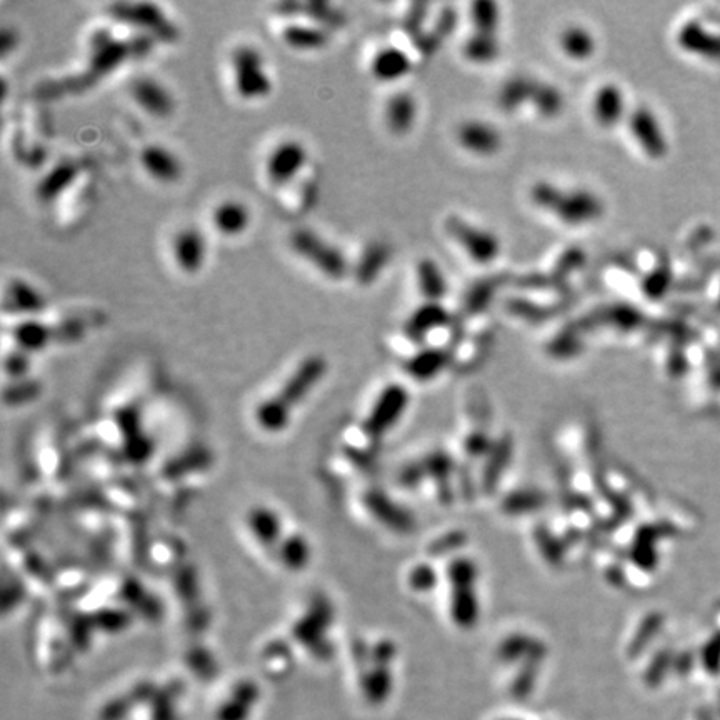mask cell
<instances>
[{"mask_svg":"<svg viewBox=\"0 0 720 720\" xmlns=\"http://www.w3.org/2000/svg\"><path fill=\"white\" fill-rule=\"evenodd\" d=\"M530 104L534 105V109L539 112L542 117L552 119L564 109V95L560 92L555 85L547 84V82H540L535 80L534 92H532V99Z\"/></svg>","mask_w":720,"mask_h":720,"instance_id":"obj_31","label":"cell"},{"mask_svg":"<svg viewBox=\"0 0 720 720\" xmlns=\"http://www.w3.org/2000/svg\"><path fill=\"white\" fill-rule=\"evenodd\" d=\"M472 24L479 34L497 35L499 30V5L494 2H475L472 5Z\"/></svg>","mask_w":720,"mask_h":720,"instance_id":"obj_33","label":"cell"},{"mask_svg":"<svg viewBox=\"0 0 720 720\" xmlns=\"http://www.w3.org/2000/svg\"><path fill=\"white\" fill-rule=\"evenodd\" d=\"M10 335L15 347L24 350L27 354L42 352L55 340L54 327L40 322L35 317H27L17 322L10 330Z\"/></svg>","mask_w":720,"mask_h":720,"instance_id":"obj_18","label":"cell"},{"mask_svg":"<svg viewBox=\"0 0 720 720\" xmlns=\"http://www.w3.org/2000/svg\"><path fill=\"white\" fill-rule=\"evenodd\" d=\"M459 144L464 147L467 152L480 157H490L495 155L502 149L504 139L500 130L489 122L484 120H467L460 125L457 132Z\"/></svg>","mask_w":720,"mask_h":720,"instance_id":"obj_13","label":"cell"},{"mask_svg":"<svg viewBox=\"0 0 720 720\" xmlns=\"http://www.w3.org/2000/svg\"><path fill=\"white\" fill-rule=\"evenodd\" d=\"M412 70V60L404 50L397 47H384L374 55L370 62V74L380 82H395Z\"/></svg>","mask_w":720,"mask_h":720,"instance_id":"obj_20","label":"cell"},{"mask_svg":"<svg viewBox=\"0 0 720 720\" xmlns=\"http://www.w3.org/2000/svg\"><path fill=\"white\" fill-rule=\"evenodd\" d=\"M235 92L244 100L264 99L272 92V79L265 69L264 55L254 45H239L232 52Z\"/></svg>","mask_w":720,"mask_h":720,"instance_id":"obj_6","label":"cell"},{"mask_svg":"<svg viewBox=\"0 0 720 720\" xmlns=\"http://www.w3.org/2000/svg\"><path fill=\"white\" fill-rule=\"evenodd\" d=\"M419 289L429 302H439L447 294V280L439 264L432 259L420 260L417 265Z\"/></svg>","mask_w":720,"mask_h":720,"instance_id":"obj_27","label":"cell"},{"mask_svg":"<svg viewBox=\"0 0 720 720\" xmlns=\"http://www.w3.org/2000/svg\"><path fill=\"white\" fill-rule=\"evenodd\" d=\"M327 374V360L322 355H307L280 382L279 389L265 395L252 409V424L260 434L279 435L289 429L295 410L309 399L315 387Z\"/></svg>","mask_w":720,"mask_h":720,"instance_id":"obj_1","label":"cell"},{"mask_svg":"<svg viewBox=\"0 0 720 720\" xmlns=\"http://www.w3.org/2000/svg\"><path fill=\"white\" fill-rule=\"evenodd\" d=\"M417 119V102L407 92H397L385 104V122L394 134L404 135Z\"/></svg>","mask_w":720,"mask_h":720,"instance_id":"obj_24","label":"cell"},{"mask_svg":"<svg viewBox=\"0 0 720 720\" xmlns=\"http://www.w3.org/2000/svg\"><path fill=\"white\" fill-rule=\"evenodd\" d=\"M592 114L595 122L604 129L619 125L627 114L624 90L612 82L599 87L592 100Z\"/></svg>","mask_w":720,"mask_h":720,"instance_id":"obj_15","label":"cell"},{"mask_svg":"<svg viewBox=\"0 0 720 720\" xmlns=\"http://www.w3.org/2000/svg\"><path fill=\"white\" fill-rule=\"evenodd\" d=\"M307 149L299 140H282L270 150L265 160V174L270 184L282 187L297 177L307 164Z\"/></svg>","mask_w":720,"mask_h":720,"instance_id":"obj_10","label":"cell"},{"mask_svg":"<svg viewBox=\"0 0 720 720\" xmlns=\"http://www.w3.org/2000/svg\"><path fill=\"white\" fill-rule=\"evenodd\" d=\"M139 160L149 177L162 184H174L184 172L179 157L162 144L145 145L144 149L140 150Z\"/></svg>","mask_w":720,"mask_h":720,"instance_id":"obj_14","label":"cell"},{"mask_svg":"<svg viewBox=\"0 0 720 720\" xmlns=\"http://www.w3.org/2000/svg\"><path fill=\"white\" fill-rule=\"evenodd\" d=\"M172 257L184 274L194 275L202 270L207 259V240L195 227H185L172 240Z\"/></svg>","mask_w":720,"mask_h":720,"instance_id":"obj_11","label":"cell"},{"mask_svg":"<svg viewBox=\"0 0 720 720\" xmlns=\"http://www.w3.org/2000/svg\"><path fill=\"white\" fill-rule=\"evenodd\" d=\"M530 200L567 225L592 224L604 215V202L587 189H562L550 182H537L530 189Z\"/></svg>","mask_w":720,"mask_h":720,"instance_id":"obj_4","label":"cell"},{"mask_svg":"<svg viewBox=\"0 0 720 720\" xmlns=\"http://www.w3.org/2000/svg\"><path fill=\"white\" fill-rule=\"evenodd\" d=\"M330 600L324 594L312 595L305 600L289 620V640L292 647H300L315 660L329 659L332 652L329 630L335 617Z\"/></svg>","mask_w":720,"mask_h":720,"instance_id":"obj_3","label":"cell"},{"mask_svg":"<svg viewBox=\"0 0 720 720\" xmlns=\"http://www.w3.org/2000/svg\"><path fill=\"white\" fill-rule=\"evenodd\" d=\"M45 309L44 295L24 279H10L5 289L4 310L35 317Z\"/></svg>","mask_w":720,"mask_h":720,"instance_id":"obj_16","label":"cell"},{"mask_svg":"<svg viewBox=\"0 0 720 720\" xmlns=\"http://www.w3.org/2000/svg\"><path fill=\"white\" fill-rule=\"evenodd\" d=\"M30 354L24 350H10L4 357L5 375L12 380L27 379L30 370Z\"/></svg>","mask_w":720,"mask_h":720,"instance_id":"obj_34","label":"cell"},{"mask_svg":"<svg viewBox=\"0 0 720 720\" xmlns=\"http://www.w3.org/2000/svg\"><path fill=\"white\" fill-rule=\"evenodd\" d=\"M14 40V34L9 29L2 30V34H0V52L4 55L7 54L9 47L14 45Z\"/></svg>","mask_w":720,"mask_h":720,"instance_id":"obj_36","label":"cell"},{"mask_svg":"<svg viewBox=\"0 0 720 720\" xmlns=\"http://www.w3.org/2000/svg\"><path fill=\"white\" fill-rule=\"evenodd\" d=\"M387 260H389V249L384 244L377 242V244L369 245L354 267L357 282L362 285L372 284L384 269Z\"/></svg>","mask_w":720,"mask_h":720,"instance_id":"obj_30","label":"cell"},{"mask_svg":"<svg viewBox=\"0 0 720 720\" xmlns=\"http://www.w3.org/2000/svg\"><path fill=\"white\" fill-rule=\"evenodd\" d=\"M299 12H305V15H309L310 19H314L320 25H334L340 22L339 12L327 2L299 4Z\"/></svg>","mask_w":720,"mask_h":720,"instance_id":"obj_35","label":"cell"},{"mask_svg":"<svg viewBox=\"0 0 720 720\" xmlns=\"http://www.w3.org/2000/svg\"><path fill=\"white\" fill-rule=\"evenodd\" d=\"M280 37L287 47L300 50V52L324 49L325 45L329 44V34L322 25L294 22V24L285 25L280 32Z\"/></svg>","mask_w":720,"mask_h":720,"instance_id":"obj_21","label":"cell"},{"mask_svg":"<svg viewBox=\"0 0 720 720\" xmlns=\"http://www.w3.org/2000/svg\"><path fill=\"white\" fill-rule=\"evenodd\" d=\"M449 355L442 349L420 350L412 359L407 362V372L410 377L419 380H430L437 377L447 367Z\"/></svg>","mask_w":720,"mask_h":720,"instance_id":"obj_28","label":"cell"},{"mask_svg":"<svg viewBox=\"0 0 720 720\" xmlns=\"http://www.w3.org/2000/svg\"><path fill=\"white\" fill-rule=\"evenodd\" d=\"M500 47L497 35L474 32L465 40L464 55L474 64H490L499 57Z\"/></svg>","mask_w":720,"mask_h":720,"instance_id":"obj_32","label":"cell"},{"mask_svg":"<svg viewBox=\"0 0 720 720\" xmlns=\"http://www.w3.org/2000/svg\"><path fill=\"white\" fill-rule=\"evenodd\" d=\"M107 12L117 22L145 30V35L154 40L174 42L177 39V27L170 22L164 10L152 2H115L107 7Z\"/></svg>","mask_w":720,"mask_h":720,"instance_id":"obj_8","label":"cell"},{"mask_svg":"<svg viewBox=\"0 0 720 720\" xmlns=\"http://www.w3.org/2000/svg\"><path fill=\"white\" fill-rule=\"evenodd\" d=\"M290 247L300 259L314 265L320 274L332 280L344 279L349 274V260L337 245L330 244L315 230L300 227L290 234Z\"/></svg>","mask_w":720,"mask_h":720,"instance_id":"obj_5","label":"cell"},{"mask_svg":"<svg viewBox=\"0 0 720 720\" xmlns=\"http://www.w3.org/2000/svg\"><path fill=\"white\" fill-rule=\"evenodd\" d=\"M154 47V39L140 35L137 39H117L109 30H95L89 40V62L82 74L52 85L47 94L60 95L64 92H82L97 84L105 75L112 74L119 65L139 55H145Z\"/></svg>","mask_w":720,"mask_h":720,"instance_id":"obj_2","label":"cell"},{"mask_svg":"<svg viewBox=\"0 0 720 720\" xmlns=\"http://www.w3.org/2000/svg\"><path fill=\"white\" fill-rule=\"evenodd\" d=\"M560 49L565 57L575 62H585L592 59L597 50V42L589 29L582 25H570L560 34Z\"/></svg>","mask_w":720,"mask_h":720,"instance_id":"obj_25","label":"cell"},{"mask_svg":"<svg viewBox=\"0 0 720 720\" xmlns=\"http://www.w3.org/2000/svg\"><path fill=\"white\" fill-rule=\"evenodd\" d=\"M630 130L637 144L650 157H660L665 152L664 137L660 132L655 115L645 107H639L630 114Z\"/></svg>","mask_w":720,"mask_h":720,"instance_id":"obj_17","label":"cell"},{"mask_svg":"<svg viewBox=\"0 0 720 720\" xmlns=\"http://www.w3.org/2000/svg\"><path fill=\"white\" fill-rule=\"evenodd\" d=\"M447 230L455 242L465 250V254L477 264H490L499 257L500 242L497 235L490 230L469 224L459 217H452L447 222Z\"/></svg>","mask_w":720,"mask_h":720,"instance_id":"obj_9","label":"cell"},{"mask_svg":"<svg viewBox=\"0 0 720 720\" xmlns=\"http://www.w3.org/2000/svg\"><path fill=\"white\" fill-rule=\"evenodd\" d=\"M449 322V314L442 309L439 302H427L412 312L407 320V332L410 337H424L434 329L444 327Z\"/></svg>","mask_w":720,"mask_h":720,"instance_id":"obj_26","label":"cell"},{"mask_svg":"<svg viewBox=\"0 0 720 720\" xmlns=\"http://www.w3.org/2000/svg\"><path fill=\"white\" fill-rule=\"evenodd\" d=\"M250 210L242 200L229 199L220 202L212 212V224L219 234L225 237H237L249 229Z\"/></svg>","mask_w":720,"mask_h":720,"instance_id":"obj_19","label":"cell"},{"mask_svg":"<svg viewBox=\"0 0 720 720\" xmlns=\"http://www.w3.org/2000/svg\"><path fill=\"white\" fill-rule=\"evenodd\" d=\"M535 80L529 77H512L507 80L499 92L500 109L515 112L522 105L530 104L534 92Z\"/></svg>","mask_w":720,"mask_h":720,"instance_id":"obj_29","label":"cell"},{"mask_svg":"<svg viewBox=\"0 0 720 720\" xmlns=\"http://www.w3.org/2000/svg\"><path fill=\"white\" fill-rule=\"evenodd\" d=\"M130 95L140 109L154 117H169L174 112V97L154 77H137L130 84Z\"/></svg>","mask_w":720,"mask_h":720,"instance_id":"obj_12","label":"cell"},{"mask_svg":"<svg viewBox=\"0 0 720 720\" xmlns=\"http://www.w3.org/2000/svg\"><path fill=\"white\" fill-rule=\"evenodd\" d=\"M77 174H79V169H77L74 162L64 160V162L55 165L40 179L39 184L35 187L37 199L44 202V204L54 202L59 195L64 194L65 190L69 189Z\"/></svg>","mask_w":720,"mask_h":720,"instance_id":"obj_22","label":"cell"},{"mask_svg":"<svg viewBox=\"0 0 720 720\" xmlns=\"http://www.w3.org/2000/svg\"><path fill=\"white\" fill-rule=\"evenodd\" d=\"M259 700V687L254 682L242 680L230 692V699H225L217 712L219 720H247L252 705Z\"/></svg>","mask_w":720,"mask_h":720,"instance_id":"obj_23","label":"cell"},{"mask_svg":"<svg viewBox=\"0 0 720 720\" xmlns=\"http://www.w3.org/2000/svg\"><path fill=\"white\" fill-rule=\"evenodd\" d=\"M287 529L289 524H285L284 517L270 505H252L244 517L245 535L250 545L274 564Z\"/></svg>","mask_w":720,"mask_h":720,"instance_id":"obj_7","label":"cell"}]
</instances>
